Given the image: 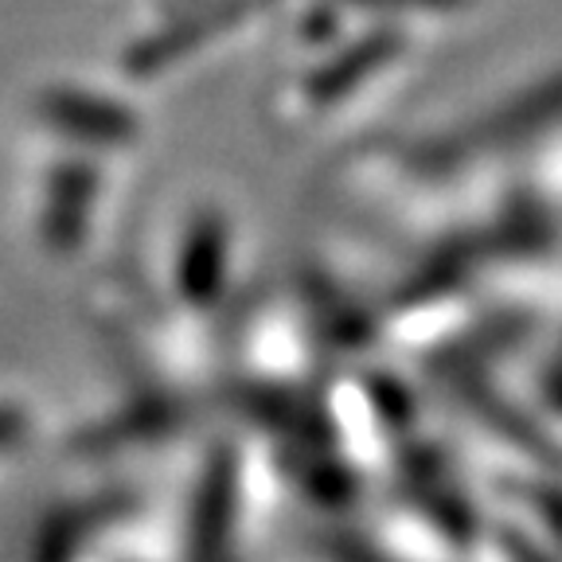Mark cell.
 <instances>
[{
	"instance_id": "1",
	"label": "cell",
	"mask_w": 562,
	"mask_h": 562,
	"mask_svg": "<svg viewBox=\"0 0 562 562\" xmlns=\"http://www.w3.org/2000/svg\"><path fill=\"white\" fill-rule=\"evenodd\" d=\"M266 4H270V0H211L203 9L184 12V16H176L168 27L153 32L149 40L133 44L130 55H125V70H130V75H153V70L168 67V63H176L180 55L195 52V47H203L207 40L223 35L227 27H235L238 20L255 16Z\"/></svg>"
},
{
	"instance_id": "2",
	"label": "cell",
	"mask_w": 562,
	"mask_h": 562,
	"mask_svg": "<svg viewBox=\"0 0 562 562\" xmlns=\"http://www.w3.org/2000/svg\"><path fill=\"white\" fill-rule=\"evenodd\" d=\"M40 117L52 130L87 140V145H125L137 137V117L125 105L87 94V90H47L40 98Z\"/></svg>"
},
{
	"instance_id": "3",
	"label": "cell",
	"mask_w": 562,
	"mask_h": 562,
	"mask_svg": "<svg viewBox=\"0 0 562 562\" xmlns=\"http://www.w3.org/2000/svg\"><path fill=\"white\" fill-rule=\"evenodd\" d=\"M398 47H403V40H398L395 27L368 32L363 40L344 47L336 59H328L316 75H308V98H313V102H336V98H344L351 87H360L368 75H375Z\"/></svg>"
},
{
	"instance_id": "4",
	"label": "cell",
	"mask_w": 562,
	"mask_h": 562,
	"mask_svg": "<svg viewBox=\"0 0 562 562\" xmlns=\"http://www.w3.org/2000/svg\"><path fill=\"white\" fill-rule=\"evenodd\" d=\"M348 9H375V12H398V9H457L465 0H336Z\"/></svg>"
},
{
	"instance_id": "5",
	"label": "cell",
	"mask_w": 562,
	"mask_h": 562,
	"mask_svg": "<svg viewBox=\"0 0 562 562\" xmlns=\"http://www.w3.org/2000/svg\"><path fill=\"white\" fill-rule=\"evenodd\" d=\"M20 438H24V418L16 411H0V446H12Z\"/></svg>"
}]
</instances>
